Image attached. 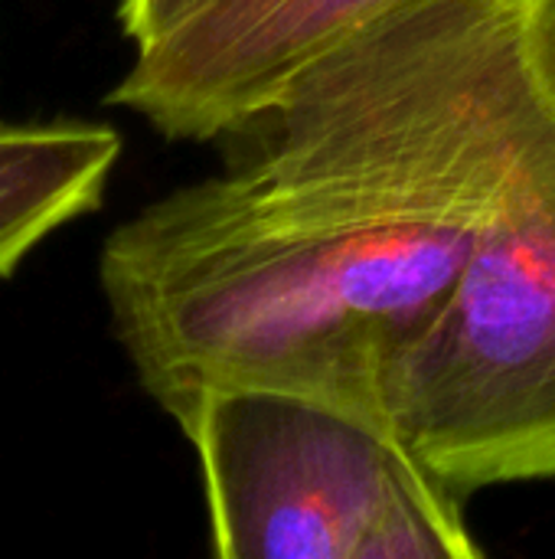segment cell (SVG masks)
<instances>
[{"instance_id": "6da1fadb", "label": "cell", "mask_w": 555, "mask_h": 559, "mask_svg": "<svg viewBox=\"0 0 555 559\" xmlns=\"http://www.w3.org/2000/svg\"><path fill=\"white\" fill-rule=\"evenodd\" d=\"M523 0H406L229 128L226 167L121 223L98 278L177 423L275 386L389 423V386L555 128Z\"/></svg>"}, {"instance_id": "7a4b0ae2", "label": "cell", "mask_w": 555, "mask_h": 559, "mask_svg": "<svg viewBox=\"0 0 555 559\" xmlns=\"http://www.w3.org/2000/svg\"><path fill=\"white\" fill-rule=\"evenodd\" d=\"M222 559H478L464 501L386 423L275 386L206 393L177 419Z\"/></svg>"}, {"instance_id": "3957f363", "label": "cell", "mask_w": 555, "mask_h": 559, "mask_svg": "<svg viewBox=\"0 0 555 559\" xmlns=\"http://www.w3.org/2000/svg\"><path fill=\"white\" fill-rule=\"evenodd\" d=\"M389 423L461 501L555 481V128L399 367Z\"/></svg>"}, {"instance_id": "277c9868", "label": "cell", "mask_w": 555, "mask_h": 559, "mask_svg": "<svg viewBox=\"0 0 555 559\" xmlns=\"http://www.w3.org/2000/svg\"><path fill=\"white\" fill-rule=\"evenodd\" d=\"M406 0H209L137 49L108 105L137 111L167 141H219L301 69Z\"/></svg>"}, {"instance_id": "5b68a950", "label": "cell", "mask_w": 555, "mask_h": 559, "mask_svg": "<svg viewBox=\"0 0 555 559\" xmlns=\"http://www.w3.org/2000/svg\"><path fill=\"white\" fill-rule=\"evenodd\" d=\"M121 134L101 121L0 124V278L105 200Z\"/></svg>"}, {"instance_id": "8992f818", "label": "cell", "mask_w": 555, "mask_h": 559, "mask_svg": "<svg viewBox=\"0 0 555 559\" xmlns=\"http://www.w3.org/2000/svg\"><path fill=\"white\" fill-rule=\"evenodd\" d=\"M520 39L527 69L555 111V0H523Z\"/></svg>"}, {"instance_id": "52a82bcc", "label": "cell", "mask_w": 555, "mask_h": 559, "mask_svg": "<svg viewBox=\"0 0 555 559\" xmlns=\"http://www.w3.org/2000/svg\"><path fill=\"white\" fill-rule=\"evenodd\" d=\"M209 0H121L118 23L124 36L141 49L160 39L164 33H170L173 26H180L186 16H193Z\"/></svg>"}]
</instances>
